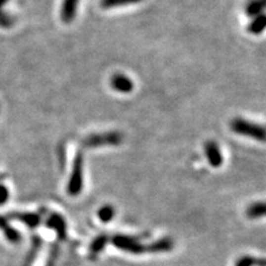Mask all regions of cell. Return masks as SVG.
<instances>
[{"mask_svg":"<svg viewBox=\"0 0 266 266\" xmlns=\"http://www.w3.org/2000/svg\"><path fill=\"white\" fill-rule=\"evenodd\" d=\"M59 255H60V246L57 243H53L50 246V251L48 254L47 262H45V266H57Z\"/></svg>","mask_w":266,"mask_h":266,"instance_id":"cell-19","label":"cell"},{"mask_svg":"<svg viewBox=\"0 0 266 266\" xmlns=\"http://www.w3.org/2000/svg\"><path fill=\"white\" fill-rule=\"evenodd\" d=\"M265 25H266V17L264 13H261V15L256 16L252 19L249 27H247V31L252 35H260L264 31Z\"/></svg>","mask_w":266,"mask_h":266,"instance_id":"cell-14","label":"cell"},{"mask_svg":"<svg viewBox=\"0 0 266 266\" xmlns=\"http://www.w3.org/2000/svg\"><path fill=\"white\" fill-rule=\"evenodd\" d=\"M8 218L21 222L31 230L38 227L41 224V221H43L41 215L34 212H12L8 215Z\"/></svg>","mask_w":266,"mask_h":266,"instance_id":"cell-7","label":"cell"},{"mask_svg":"<svg viewBox=\"0 0 266 266\" xmlns=\"http://www.w3.org/2000/svg\"><path fill=\"white\" fill-rule=\"evenodd\" d=\"M9 199V190L6 186L0 184V205H3Z\"/></svg>","mask_w":266,"mask_h":266,"instance_id":"cell-21","label":"cell"},{"mask_svg":"<svg viewBox=\"0 0 266 266\" xmlns=\"http://www.w3.org/2000/svg\"><path fill=\"white\" fill-rule=\"evenodd\" d=\"M110 85H111L112 89L118 91L120 93H130L134 88V84L130 79L129 77L123 75V73H116L111 77L110 80Z\"/></svg>","mask_w":266,"mask_h":266,"instance_id":"cell-8","label":"cell"},{"mask_svg":"<svg viewBox=\"0 0 266 266\" xmlns=\"http://www.w3.org/2000/svg\"><path fill=\"white\" fill-rule=\"evenodd\" d=\"M45 226L50 230L54 231L57 237L60 241H66L68 237V228L66 219L61 214L57 212H52L49 214V217L45 220Z\"/></svg>","mask_w":266,"mask_h":266,"instance_id":"cell-5","label":"cell"},{"mask_svg":"<svg viewBox=\"0 0 266 266\" xmlns=\"http://www.w3.org/2000/svg\"><path fill=\"white\" fill-rule=\"evenodd\" d=\"M266 213V205L263 201L254 202L246 209V217L251 220L263 218Z\"/></svg>","mask_w":266,"mask_h":266,"instance_id":"cell-13","label":"cell"},{"mask_svg":"<svg viewBox=\"0 0 266 266\" xmlns=\"http://www.w3.org/2000/svg\"><path fill=\"white\" fill-rule=\"evenodd\" d=\"M206 159L211 167L220 168L223 164V154L219 144L213 140H209L204 145Z\"/></svg>","mask_w":266,"mask_h":266,"instance_id":"cell-6","label":"cell"},{"mask_svg":"<svg viewBox=\"0 0 266 266\" xmlns=\"http://www.w3.org/2000/svg\"><path fill=\"white\" fill-rule=\"evenodd\" d=\"M123 142V134L120 131L94 133L82 140L85 148H101V146H117Z\"/></svg>","mask_w":266,"mask_h":266,"instance_id":"cell-4","label":"cell"},{"mask_svg":"<svg viewBox=\"0 0 266 266\" xmlns=\"http://www.w3.org/2000/svg\"><path fill=\"white\" fill-rule=\"evenodd\" d=\"M235 266H265V260L263 258L244 255L236 261Z\"/></svg>","mask_w":266,"mask_h":266,"instance_id":"cell-17","label":"cell"},{"mask_svg":"<svg viewBox=\"0 0 266 266\" xmlns=\"http://www.w3.org/2000/svg\"><path fill=\"white\" fill-rule=\"evenodd\" d=\"M80 0H63L60 10V18L65 24H71L75 20L78 4Z\"/></svg>","mask_w":266,"mask_h":266,"instance_id":"cell-9","label":"cell"},{"mask_svg":"<svg viewBox=\"0 0 266 266\" xmlns=\"http://www.w3.org/2000/svg\"><path fill=\"white\" fill-rule=\"evenodd\" d=\"M109 242L110 237L105 235V234H100V235L95 236L89 246V259L92 261L97 260L98 256L102 253Z\"/></svg>","mask_w":266,"mask_h":266,"instance_id":"cell-10","label":"cell"},{"mask_svg":"<svg viewBox=\"0 0 266 266\" xmlns=\"http://www.w3.org/2000/svg\"><path fill=\"white\" fill-rule=\"evenodd\" d=\"M43 244H44L43 238L39 235H34L31 237V246L29 252L26 255L24 266H33L37 256L40 253V250L43 249Z\"/></svg>","mask_w":266,"mask_h":266,"instance_id":"cell-11","label":"cell"},{"mask_svg":"<svg viewBox=\"0 0 266 266\" xmlns=\"http://www.w3.org/2000/svg\"><path fill=\"white\" fill-rule=\"evenodd\" d=\"M114 209L111 205H104L98 211V218L102 223H109L114 218Z\"/></svg>","mask_w":266,"mask_h":266,"instance_id":"cell-18","label":"cell"},{"mask_svg":"<svg viewBox=\"0 0 266 266\" xmlns=\"http://www.w3.org/2000/svg\"><path fill=\"white\" fill-rule=\"evenodd\" d=\"M13 24V18L11 16H9L8 13H4L2 11H0V27L2 28H9Z\"/></svg>","mask_w":266,"mask_h":266,"instance_id":"cell-20","label":"cell"},{"mask_svg":"<svg viewBox=\"0 0 266 266\" xmlns=\"http://www.w3.org/2000/svg\"><path fill=\"white\" fill-rule=\"evenodd\" d=\"M0 230H1L6 236L7 240L13 243V244H18L22 240L21 234L18 232L15 227H12L10 224H9L8 220L3 217H0Z\"/></svg>","mask_w":266,"mask_h":266,"instance_id":"cell-12","label":"cell"},{"mask_svg":"<svg viewBox=\"0 0 266 266\" xmlns=\"http://www.w3.org/2000/svg\"><path fill=\"white\" fill-rule=\"evenodd\" d=\"M9 0H0V11H1V8L6 4Z\"/></svg>","mask_w":266,"mask_h":266,"instance_id":"cell-22","label":"cell"},{"mask_svg":"<svg viewBox=\"0 0 266 266\" xmlns=\"http://www.w3.org/2000/svg\"><path fill=\"white\" fill-rule=\"evenodd\" d=\"M231 130L238 135L247 136L260 142L265 141V129L259 123L252 122L243 118L233 119L230 123Z\"/></svg>","mask_w":266,"mask_h":266,"instance_id":"cell-2","label":"cell"},{"mask_svg":"<svg viewBox=\"0 0 266 266\" xmlns=\"http://www.w3.org/2000/svg\"><path fill=\"white\" fill-rule=\"evenodd\" d=\"M84 153L78 151L75 160L72 162V169L69 177L67 191L68 194L71 196L79 195L84 189Z\"/></svg>","mask_w":266,"mask_h":266,"instance_id":"cell-3","label":"cell"},{"mask_svg":"<svg viewBox=\"0 0 266 266\" xmlns=\"http://www.w3.org/2000/svg\"><path fill=\"white\" fill-rule=\"evenodd\" d=\"M110 242L118 250L134 255H141L145 253H167V252L172 251L174 247V242L170 237L157 240L153 243H151V244H144V243H142L135 236L126 235V234H117V235H113L110 238Z\"/></svg>","mask_w":266,"mask_h":266,"instance_id":"cell-1","label":"cell"},{"mask_svg":"<svg viewBox=\"0 0 266 266\" xmlns=\"http://www.w3.org/2000/svg\"><path fill=\"white\" fill-rule=\"evenodd\" d=\"M142 0H101V7L104 9H112L129 4H135L141 2Z\"/></svg>","mask_w":266,"mask_h":266,"instance_id":"cell-16","label":"cell"},{"mask_svg":"<svg viewBox=\"0 0 266 266\" xmlns=\"http://www.w3.org/2000/svg\"><path fill=\"white\" fill-rule=\"evenodd\" d=\"M264 8L265 0H251V1L246 4L245 13L249 17L254 18L261 15V13H263Z\"/></svg>","mask_w":266,"mask_h":266,"instance_id":"cell-15","label":"cell"}]
</instances>
